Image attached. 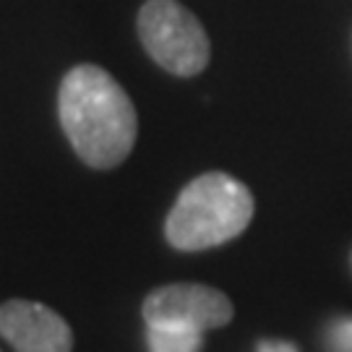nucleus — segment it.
I'll return each mask as SVG.
<instances>
[{
    "label": "nucleus",
    "instance_id": "nucleus-2",
    "mask_svg": "<svg viewBox=\"0 0 352 352\" xmlns=\"http://www.w3.org/2000/svg\"><path fill=\"white\" fill-rule=\"evenodd\" d=\"M253 193L227 173H204L177 193L164 219V238L177 251L196 253L225 245L253 219Z\"/></svg>",
    "mask_w": 352,
    "mask_h": 352
},
{
    "label": "nucleus",
    "instance_id": "nucleus-8",
    "mask_svg": "<svg viewBox=\"0 0 352 352\" xmlns=\"http://www.w3.org/2000/svg\"><path fill=\"white\" fill-rule=\"evenodd\" d=\"M256 352H300V350H298L295 342H287V340H261Z\"/></svg>",
    "mask_w": 352,
    "mask_h": 352
},
{
    "label": "nucleus",
    "instance_id": "nucleus-1",
    "mask_svg": "<svg viewBox=\"0 0 352 352\" xmlns=\"http://www.w3.org/2000/svg\"><path fill=\"white\" fill-rule=\"evenodd\" d=\"M58 118L76 157L94 170L126 162L139 136L133 102L100 65H76L63 76Z\"/></svg>",
    "mask_w": 352,
    "mask_h": 352
},
{
    "label": "nucleus",
    "instance_id": "nucleus-3",
    "mask_svg": "<svg viewBox=\"0 0 352 352\" xmlns=\"http://www.w3.org/2000/svg\"><path fill=\"white\" fill-rule=\"evenodd\" d=\"M139 37L151 60L173 76L201 74L212 58L206 29L177 0H146L139 11Z\"/></svg>",
    "mask_w": 352,
    "mask_h": 352
},
{
    "label": "nucleus",
    "instance_id": "nucleus-7",
    "mask_svg": "<svg viewBox=\"0 0 352 352\" xmlns=\"http://www.w3.org/2000/svg\"><path fill=\"white\" fill-rule=\"evenodd\" d=\"M324 342L327 352H352V316H340L329 321Z\"/></svg>",
    "mask_w": 352,
    "mask_h": 352
},
{
    "label": "nucleus",
    "instance_id": "nucleus-5",
    "mask_svg": "<svg viewBox=\"0 0 352 352\" xmlns=\"http://www.w3.org/2000/svg\"><path fill=\"white\" fill-rule=\"evenodd\" d=\"M0 337L16 352H71L74 331L60 314L37 300L0 305Z\"/></svg>",
    "mask_w": 352,
    "mask_h": 352
},
{
    "label": "nucleus",
    "instance_id": "nucleus-6",
    "mask_svg": "<svg viewBox=\"0 0 352 352\" xmlns=\"http://www.w3.org/2000/svg\"><path fill=\"white\" fill-rule=\"evenodd\" d=\"M149 352H201L204 331L175 324H146Z\"/></svg>",
    "mask_w": 352,
    "mask_h": 352
},
{
    "label": "nucleus",
    "instance_id": "nucleus-4",
    "mask_svg": "<svg viewBox=\"0 0 352 352\" xmlns=\"http://www.w3.org/2000/svg\"><path fill=\"white\" fill-rule=\"evenodd\" d=\"M146 324H175V327L209 329L227 327L235 316L232 300L222 289L199 282H173L151 289L141 305Z\"/></svg>",
    "mask_w": 352,
    "mask_h": 352
}]
</instances>
